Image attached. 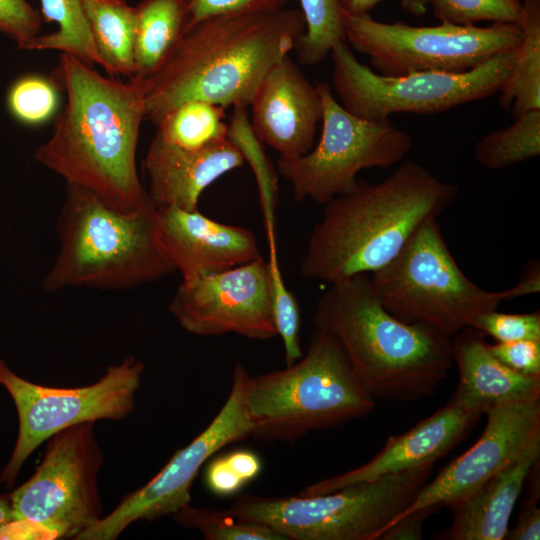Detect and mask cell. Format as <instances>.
<instances>
[{"mask_svg":"<svg viewBox=\"0 0 540 540\" xmlns=\"http://www.w3.org/2000/svg\"><path fill=\"white\" fill-rule=\"evenodd\" d=\"M53 79L66 103L52 135L36 149V161L120 212L143 207L150 197L138 176L136 150L145 119L144 79L102 76L62 53Z\"/></svg>","mask_w":540,"mask_h":540,"instance_id":"cell-1","label":"cell"},{"mask_svg":"<svg viewBox=\"0 0 540 540\" xmlns=\"http://www.w3.org/2000/svg\"><path fill=\"white\" fill-rule=\"evenodd\" d=\"M305 31L301 10L280 8L210 17L187 29L144 79L145 119L157 126L174 107L203 100L247 107L270 70Z\"/></svg>","mask_w":540,"mask_h":540,"instance_id":"cell-2","label":"cell"},{"mask_svg":"<svg viewBox=\"0 0 540 540\" xmlns=\"http://www.w3.org/2000/svg\"><path fill=\"white\" fill-rule=\"evenodd\" d=\"M456 185L404 161L377 183L357 180L324 204L300 262L307 280L333 284L390 263L418 228L458 198Z\"/></svg>","mask_w":540,"mask_h":540,"instance_id":"cell-3","label":"cell"},{"mask_svg":"<svg viewBox=\"0 0 540 540\" xmlns=\"http://www.w3.org/2000/svg\"><path fill=\"white\" fill-rule=\"evenodd\" d=\"M330 285L316 303L314 329L336 340L370 395L395 402L432 397L454 364L451 339L395 318L367 274Z\"/></svg>","mask_w":540,"mask_h":540,"instance_id":"cell-4","label":"cell"},{"mask_svg":"<svg viewBox=\"0 0 540 540\" xmlns=\"http://www.w3.org/2000/svg\"><path fill=\"white\" fill-rule=\"evenodd\" d=\"M57 234L59 251L42 281L47 292L126 289L175 272L159 243L157 206L151 198L140 209L123 213L93 191L67 183Z\"/></svg>","mask_w":540,"mask_h":540,"instance_id":"cell-5","label":"cell"},{"mask_svg":"<svg viewBox=\"0 0 540 540\" xmlns=\"http://www.w3.org/2000/svg\"><path fill=\"white\" fill-rule=\"evenodd\" d=\"M245 401L251 437L286 443L366 417L376 405L336 340L318 329L293 364L248 374Z\"/></svg>","mask_w":540,"mask_h":540,"instance_id":"cell-6","label":"cell"},{"mask_svg":"<svg viewBox=\"0 0 540 540\" xmlns=\"http://www.w3.org/2000/svg\"><path fill=\"white\" fill-rule=\"evenodd\" d=\"M369 277L381 304L395 318L447 339L503 300L513 299L511 288L489 291L463 273L438 218L424 222L399 254Z\"/></svg>","mask_w":540,"mask_h":540,"instance_id":"cell-7","label":"cell"},{"mask_svg":"<svg viewBox=\"0 0 540 540\" xmlns=\"http://www.w3.org/2000/svg\"><path fill=\"white\" fill-rule=\"evenodd\" d=\"M433 465L320 495H240L228 510L266 525L284 540H379L429 481Z\"/></svg>","mask_w":540,"mask_h":540,"instance_id":"cell-8","label":"cell"},{"mask_svg":"<svg viewBox=\"0 0 540 540\" xmlns=\"http://www.w3.org/2000/svg\"><path fill=\"white\" fill-rule=\"evenodd\" d=\"M517 49L463 73L384 76L359 62L347 42L340 41L330 52L333 86L339 103L364 119L381 120L395 113H441L498 93L512 70Z\"/></svg>","mask_w":540,"mask_h":540,"instance_id":"cell-9","label":"cell"},{"mask_svg":"<svg viewBox=\"0 0 540 540\" xmlns=\"http://www.w3.org/2000/svg\"><path fill=\"white\" fill-rule=\"evenodd\" d=\"M345 41L369 57L384 76L416 72L463 73L493 57L519 47L518 24L493 23L488 27L441 22L436 26L382 23L369 14L343 13Z\"/></svg>","mask_w":540,"mask_h":540,"instance_id":"cell-10","label":"cell"},{"mask_svg":"<svg viewBox=\"0 0 540 540\" xmlns=\"http://www.w3.org/2000/svg\"><path fill=\"white\" fill-rule=\"evenodd\" d=\"M316 85L322 101L320 139L303 156H279L277 167L295 200L309 198L324 205L349 190L361 170L399 163L413 140L389 118L368 120L350 113L326 83Z\"/></svg>","mask_w":540,"mask_h":540,"instance_id":"cell-11","label":"cell"},{"mask_svg":"<svg viewBox=\"0 0 540 540\" xmlns=\"http://www.w3.org/2000/svg\"><path fill=\"white\" fill-rule=\"evenodd\" d=\"M95 422L67 427L46 441L34 474L10 496L15 520L53 539H76L104 516L98 475L104 462Z\"/></svg>","mask_w":540,"mask_h":540,"instance_id":"cell-12","label":"cell"},{"mask_svg":"<svg viewBox=\"0 0 540 540\" xmlns=\"http://www.w3.org/2000/svg\"><path fill=\"white\" fill-rule=\"evenodd\" d=\"M143 371V362L129 356L107 367L90 385L51 387L22 378L0 359V385L13 399L19 420L18 437L0 482L12 485L29 456L57 432L84 422L129 416Z\"/></svg>","mask_w":540,"mask_h":540,"instance_id":"cell-13","label":"cell"},{"mask_svg":"<svg viewBox=\"0 0 540 540\" xmlns=\"http://www.w3.org/2000/svg\"><path fill=\"white\" fill-rule=\"evenodd\" d=\"M248 371L235 363L229 395L209 425L188 445L177 450L146 484L123 496L118 505L76 540H114L132 523L173 515L190 503L192 483L217 451L251 437L245 383Z\"/></svg>","mask_w":540,"mask_h":540,"instance_id":"cell-14","label":"cell"},{"mask_svg":"<svg viewBox=\"0 0 540 540\" xmlns=\"http://www.w3.org/2000/svg\"><path fill=\"white\" fill-rule=\"evenodd\" d=\"M179 325L198 336L234 333L249 339L277 336L267 261H253L182 280L169 304Z\"/></svg>","mask_w":540,"mask_h":540,"instance_id":"cell-15","label":"cell"},{"mask_svg":"<svg viewBox=\"0 0 540 540\" xmlns=\"http://www.w3.org/2000/svg\"><path fill=\"white\" fill-rule=\"evenodd\" d=\"M484 414L487 422L479 439L428 481L385 529L417 509L450 507L463 500L540 438V398L499 403Z\"/></svg>","mask_w":540,"mask_h":540,"instance_id":"cell-16","label":"cell"},{"mask_svg":"<svg viewBox=\"0 0 540 540\" xmlns=\"http://www.w3.org/2000/svg\"><path fill=\"white\" fill-rule=\"evenodd\" d=\"M482 413L453 395L449 403L403 434L389 436L368 462L347 472L318 480L300 495H320L346 486L434 464L462 441Z\"/></svg>","mask_w":540,"mask_h":540,"instance_id":"cell-17","label":"cell"},{"mask_svg":"<svg viewBox=\"0 0 540 540\" xmlns=\"http://www.w3.org/2000/svg\"><path fill=\"white\" fill-rule=\"evenodd\" d=\"M249 106L254 134L280 157H300L314 147L322 119L321 97L316 83L290 55L270 70Z\"/></svg>","mask_w":540,"mask_h":540,"instance_id":"cell-18","label":"cell"},{"mask_svg":"<svg viewBox=\"0 0 540 540\" xmlns=\"http://www.w3.org/2000/svg\"><path fill=\"white\" fill-rule=\"evenodd\" d=\"M160 246L182 280H191L255 260L260 256L248 228L212 220L199 210L157 206Z\"/></svg>","mask_w":540,"mask_h":540,"instance_id":"cell-19","label":"cell"},{"mask_svg":"<svg viewBox=\"0 0 540 540\" xmlns=\"http://www.w3.org/2000/svg\"><path fill=\"white\" fill-rule=\"evenodd\" d=\"M244 163L241 151L228 137L190 150L155 134L145 157L150 181L148 194L158 207L195 211L208 186Z\"/></svg>","mask_w":540,"mask_h":540,"instance_id":"cell-20","label":"cell"},{"mask_svg":"<svg viewBox=\"0 0 540 540\" xmlns=\"http://www.w3.org/2000/svg\"><path fill=\"white\" fill-rule=\"evenodd\" d=\"M459 372L454 396L484 414L503 402L540 398V376L518 373L491 352L485 335L468 326L451 338Z\"/></svg>","mask_w":540,"mask_h":540,"instance_id":"cell-21","label":"cell"},{"mask_svg":"<svg viewBox=\"0 0 540 540\" xmlns=\"http://www.w3.org/2000/svg\"><path fill=\"white\" fill-rule=\"evenodd\" d=\"M540 459V438L525 452L463 500L450 506L452 523L441 539L502 540L533 465Z\"/></svg>","mask_w":540,"mask_h":540,"instance_id":"cell-22","label":"cell"},{"mask_svg":"<svg viewBox=\"0 0 540 540\" xmlns=\"http://www.w3.org/2000/svg\"><path fill=\"white\" fill-rule=\"evenodd\" d=\"M189 0H142L135 9L134 76L146 79L185 32Z\"/></svg>","mask_w":540,"mask_h":540,"instance_id":"cell-23","label":"cell"},{"mask_svg":"<svg viewBox=\"0 0 540 540\" xmlns=\"http://www.w3.org/2000/svg\"><path fill=\"white\" fill-rule=\"evenodd\" d=\"M101 67L111 77L134 76L135 9L124 0H83Z\"/></svg>","mask_w":540,"mask_h":540,"instance_id":"cell-24","label":"cell"},{"mask_svg":"<svg viewBox=\"0 0 540 540\" xmlns=\"http://www.w3.org/2000/svg\"><path fill=\"white\" fill-rule=\"evenodd\" d=\"M522 6L521 43L498 99L513 118L540 109V0H523Z\"/></svg>","mask_w":540,"mask_h":540,"instance_id":"cell-25","label":"cell"},{"mask_svg":"<svg viewBox=\"0 0 540 540\" xmlns=\"http://www.w3.org/2000/svg\"><path fill=\"white\" fill-rule=\"evenodd\" d=\"M40 1L42 19L56 23L57 30L36 36L26 50H56L90 66H101L84 13L83 0Z\"/></svg>","mask_w":540,"mask_h":540,"instance_id":"cell-26","label":"cell"},{"mask_svg":"<svg viewBox=\"0 0 540 540\" xmlns=\"http://www.w3.org/2000/svg\"><path fill=\"white\" fill-rule=\"evenodd\" d=\"M225 109L203 101L189 100L167 112L157 124L156 134L184 148L200 149L228 137Z\"/></svg>","mask_w":540,"mask_h":540,"instance_id":"cell-27","label":"cell"},{"mask_svg":"<svg viewBox=\"0 0 540 540\" xmlns=\"http://www.w3.org/2000/svg\"><path fill=\"white\" fill-rule=\"evenodd\" d=\"M540 155V109L524 112L514 122L478 140L476 161L490 169L502 170Z\"/></svg>","mask_w":540,"mask_h":540,"instance_id":"cell-28","label":"cell"},{"mask_svg":"<svg viewBox=\"0 0 540 540\" xmlns=\"http://www.w3.org/2000/svg\"><path fill=\"white\" fill-rule=\"evenodd\" d=\"M305 31L295 50L299 61L314 65L330 54L332 47L345 41L343 12L337 0H299Z\"/></svg>","mask_w":540,"mask_h":540,"instance_id":"cell-29","label":"cell"},{"mask_svg":"<svg viewBox=\"0 0 540 540\" xmlns=\"http://www.w3.org/2000/svg\"><path fill=\"white\" fill-rule=\"evenodd\" d=\"M172 516L182 527L200 531L206 540H284L266 525L229 510L197 508L189 503Z\"/></svg>","mask_w":540,"mask_h":540,"instance_id":"cell-30","label":"cell"},{"mask_svg":"<svg viewBox=\"0 0 540 540\" xmlns=\"http://www.w3.org/2000/svg\"><path fill=\"white\" fill-rule=\"evenodd\" d=\"M233 108L232 119L228 124V138L239 148L256 175L264 220L273 221L277 200L276 173L264 153L262 142L251 128L246 107Z\"/></svg>","mask_w":540,"mask_h":540,"instance_id":"cell-31","label":"cell"},{"mask_svg":"<svg viewBox=\"0 0 540 540\" xmlns=\"http://www.w3.org/2000/svg\"><path fill=\"white\" fill-rule=\"evenodd\" d=\"M61 88L52 78L26 75L10 87L7 105L12 116L26 125H39L57 112Z\"/></svg>","mask_w":540,"mask_h":540,"instance_id":"cell-32","label":"cell"},{"mask_svg":"<svg viewBox=\"0 0 540 540\" xmlns=\"http://www.w3.org/2000/svg\"><path fill=\"white\" fill-rule=\"evenodd\" d=\"M273 320L284 347L286 366L296 362L302 355L300 346V308L294 294L287 288L281 273L278 256L267 261Z\"/></svg>","mask_w":540,"mask_h":540,"instance_id":"cell-33","label":"cell"},{"mask_svg":"<svg viewBox=\"0 0 540 540\" xmlns=\"http://www.w3.org/2000/svg\"><path fill=\"white\" fill-rule=\"evenodd\" d=\"M435 17L441 22L473 26L478 22L519 24L520 0H429Z\"/></svg>","mask_w":540,"mask_h":540,"instance_id":"cell-34","label":"cell"},{"mask_svg":"<svg viewBox=\"0 0 540 540\" xmlns=\"http://www.w3.org/2000/svg\"><path fill=\"white\" fill-rule=\"evenodd\" d=\"M262 466L261 458L255 452L233 450L208 463L204 474L205 485L216 496L235 495L261 473Z\"/></svg>","mask_w":540,"mask_h":540,"instance_id":"cell-35","label":"cell"},{"mask_svg":"<svg viewBox=\"0 0 540 540\" xmlns=\"http://www.w3.org/2000/svg\"><path fill=\"white\" fill-rule=\"evenodd\" d=\"M495 310L478 316L471 327L496 342L540 340V312L501 313Z\"/></svg>","mask_w":540,"mask_h":540,"instance_id":"cell-36","label":"cell"},{"mask_svg":"<svg viewBox=\"0 0 540 540\" xmlns=\"http://www.w3.org/2000/svg\"><path fill=\"white\" fill-rule=\"evenodd\" d=\"M42 16L27 0H0V31L26 50L39 35Z\"/></svg>","mask_w":540,"mask_h":540,"instance_id":"cell-37","label":"cell"},{"mask_svg":"<svg viewBox=\"0 0 540 540\" xmlns=\"http://www.w3.org/2000/svg\"><path fill=\"white\" fill-rule=\"evenodd\" d=\"M288 0H189L186 28L210 17L270 11L285 7Z\"/></svg>","mask_w":540,"mask_h":540,"instance_id":"cell-38","label":"cell"},{"mask_svg":"<svg viewBox=\"0 0 540 540\" xmlns=\"http://www.w3.org/2000/svg\"><path fill=\"white\" fill-rule=\"evenodd\" d=\"M528 493L522 501L521 509L512 529L509 528L507 540H539L540 539V498L539 460L531 468L527 477Z\"/></svg>","mask_w":540,"mask_h":540,"instance_id":"cell-39","label":"cell"},{"mask_svg":"<svg viewBox=\"0 0 540 540\" xmlns=\"http://www.w3.org/2000/svg\"><path fill=\"white\" fill-rule=\"evenodd\" d=\"M491 352L512 370L540 376V340H519L489 344Z\"/></svg>","mask_w":540,"mask_h":540,"instance_id":"cell-40","label":"cell"},{"mask_svg":"<svg viewBox=\"0 0 540 540\" xmlns=\"http://www.w3.org/2000/svg\"><path fill=\"white\" fill-rule=\"evenodd\" d=\"M440 506L417 509L386 528L379 539L382 540H420L426 519L437 512Z\"/></svg>","mask_w":540,"mask_h":540,"instance_id":"cell-41","label":"cell"},{"mask_svg":"<svg viewBox=\"0 0 540 540\" xmlns=\"http://www.w3.org/2000/svg\"><path fill=\"white\" fill-rule=\"evenodd\" d=\"M342 12L346 15L361 16L369 12L384 0H337ZM410 14L421 16L426 13L429 0H397Z\"/></svg>","mask_w":540,"mask_h":540,"instance_id":"cell-42","label":"cell"},{"mask_svg":"<svg viewBox=\"0 0 540 540\" xmlns=\"http://www.w3.org/2000/svg\"><path fill=\"white\" fill-rule=\"evenodd\" d=\"M513 297L519 298L522 296L538 293L540 290V271L536 266L528 269L519 279V281L511 287Z\"/></svg>","mask_w":540,"mask_h":540,"instance_id":"cell-43","label":"cell"},{"mask_svg":"<svg viewBox=\"0 0 540 540\" xmlns=\"http://www.w3.org/2000/svg\"><path fill=\"white\" fill-rule=\"evenodd\" d=\"M14 520L11 501L0 496V530Z\"/></svg>","mask_w":540,"mask_h":540,"instance_id":"cell-44","label":"cell"}]
</instances>
